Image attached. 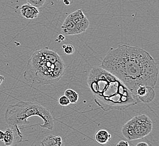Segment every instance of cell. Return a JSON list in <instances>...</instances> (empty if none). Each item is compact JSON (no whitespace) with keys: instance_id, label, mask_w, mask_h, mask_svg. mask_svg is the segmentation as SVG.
I'll return each mask as SVG.
<instances>
[{"instance_id":"1","label":"cell","mask_w":159,"mask_h":146,"mask_svg":"<svg viewBox=\"0 0 159 146\" xmlns=\"http://www.w3.org/2000/svg\"><path fill=\"white\" fill-rule=\"evenodd\" d=\"M100 67L120 80L133 94L141 85L154 88L158 79L157 65L151 55L127 44L110 49Z\"/></svg>"},{"instance_id":"2","label":"cell","mask_w":159,"mask_h":146,"mask_svg":"<svg viewBox=\"0 0 159 146\" xmlns=\"http://www.w3.org/2000/svg\"><path fill=\"white\" fill-rule=\"evenodd\" d=\"M87 83L95 103L104 111L125 110L138 104L134 95L120 80L101 67L92 69Z\"/></svg>"},{"instance_id":"3","label":"cell","mask_w":159,"mask_h":146,"mask_svg":"<svg viewBox=\"0 0 159 146\" xmlns=\"http://www.w3.org/2000/svg\"><path fill=\"white\" fill-rule=\"evenodd\" d=\"M65 64L58 53L48 47L37 50L28 60L23 77L32 84H52L60 80Z\"/></svg>"},{"instance_id":"4","label":"cell","mask_w":159,"mask_h":146,"mask_svg":"<svg viewBox=\"0 0 159 146\" xmlns=\"http://www.w3.org/2000/svg\"><path fill=\"white\" fill-rule=\"evenodd\" d=\"M36 116L43 120L41 127L52 131L54 128V119L49 110L41 105L31 101H19L10 105L5 113V120L8 125L26 126L30 124L27 119L31 116Z\"/></svg>"},{"instance_id":"5","label":"cell","mask_w":159,"mask_h":146,"mask_svg":"<svg viewBox=\"0 0 159 146\" xmlns=\"http://www.w3.org/2000/svg\"><path fill=\"white\" fill-rule=\"evenodd\" d=\"M153 122L145 114L135 115L122 127L121 132L126 140H134L146 137L152 131Z\"/></svg>"},{"instance_id":"6","label":"cell","mask_w":159,"mask_h":146,"mask_svg":"<svg viewBox=\"0 0 159 146\" xmlns=\"http://www.w3.org/2000/svg\"><path fill=\"white\" fill-rule=\"evenodd\" d=\"M134 95L138 101V103L143 102L148 104L154 99L155 92L152 87L148 85H141L136 89Z\"/></svg>"},{"instance_id":"7","label":"cell","mask_w":159,"mask_h":146,"mask_svg":"<svg viewBox=\"0 0 159 146\" xmlns=\"http://www.w3.org/2000/svg\"><path fill=\"white\" fill-rule=\"evenodd\" d=\"M68 16L76 25L79 33L85 32L89 28L90 22L82 10H77L70 14Z\"/></svg>"},{"instance_id":"8","label":"cell","mask_w":159,"mask_h":146,"mask_svg":"<svg viewBox=\"0 0 159 146\" xmlns=\"http://www.w3.org/2000/svg\"><path fill=\"white\" fill-rule=\"evenodd\" d=\"M5 133V136L3 142L5 146H11L14 142L15 134H18L20 137H23L18 126L14 125H9Z\"/></svg>"},{"instance_id":"9","label":"cell","mask_w":159,"mask_h":146,"mask_svg":"<svg viewBox=\"0 0 159 146\" xmlns=\"http://www.w3.org/2000/svg\"><path fill=\"white\" fill-rule=\"evenodd\" d=\"M20 10L21 15L25 18L30 20L37 18L40 13L37 7L28 3L22 5Z\"/></svg>"},{"instance_id":"10","label":"cell","mask_w":159,"mask_h":146,"mask_svg":"<svg viewBox=\"0 0 159 146\" xmlns=\"http://www.w3.org/2000/svg\"><path fill=\"white\" fill-rule=\"evenodd\" d=\"M61 31L64 35L73 36L79 34L76 26L68 16L61 26Z\"/></svg>"},{"instance_id":"11","label":"cell","mask_w":159,"mask_h":146,"mask_svg":"<svg viewBox=\"0 0 159 146\" xmlns=\"http://www.w3.org/2000/svg\"><path fill=\"white\" fill-rule=\"evenodd\" d=\"M43 146H61L63 145L62 140L60 136L49 135L45 137L41 142Z\"/></svg>"},{"instance_id":"12","label":"cell","mask_w":159,"mask_h":146,"mask_svg":"<svg viewBox=\"0 0 159 146\" xmlns=\"http://www.w3.org/2000/svg\"><path fill=\"white\" fill-rule=\"evenodd\" d=\"M94 138L96 142L99 144H105L110 141L111 135L106 130L101 129L96 133Z\"/></svg>"},{"instance_id":"13","label":"cell","mask_w":159,"mask_h":146,"mask_svg":"<svg viewBox=\"0 0 159 146\" xmlns=\"http://www.w3.org/2000/svg\"><path fill=\"white\" fill-rule=\"evenodd\" d=\"M64 96H66L70 101V104H76L79 100V94L73 89H68L64 92Z\"/></svg>"},{"instance_id":"14","label":"cell","mask_w":159,"mask_h":146,"mask_svg":"<svg viewBox=\"0 0 159 146\" xmlns=\"http://www.w3.org/2000/svg\"><path fill=\"white\" fill-rule=\"evenodd\" d=\"M27 3L37 8L41 7L43 6L46 0H27Z\"/></svg>"},{"instance_id":"15","label":"cell","mask_w":159,"mask_h":146,"mask_svg":"<svg viewBox=\"0 0 159 146\" xmlns=\"http://www.w3.org/2000/svg\"><path fill=\"white\" fill-rule=\"evenodd\" d=\"M62 49H63V52L67 55H72L74 54L75 51L74 46L70 44L63 45L62 46Z\"/></svg>"},{"instance_id":"16","label":"cell","mask_w":159,"mask_h":146,"mask_svg":"<svg viewBox=\"0 0 159 146\" xmlns=\"http://www.w3.org/2000/svg\"><path fill=\"white\" fill-rule=\"evenodd\" d=\"M59 104L62 106H67L70 104V102L66 96H61L58 99Z\"/></svg>"},{"instance_id":"17","label":"cell","mask_w":159,"mask_h":146,"mask_svg":"<svg viewBox=\"0 0 159 146\" xmlns=\"http://www.w3.org/2000/svg\"><path fill=\"white\" fill-rule=\"evenodd\" d=\"M64 40H65L64 35L60 34H59L58 36H57V39L55 40V42H56L60 43L62 42V41H63Z\"/></svg>"},{"instance_id":"18","label":"cell","mask_w":159,"mask_h":146,"mask_svg":"<svg viewBox=\"0 0 159 146\" xmlns=\"http://www.w3.org/2000/svg\"><path fill=\"white\" fill-rule=\"evenodd\" d=\"M116 146H130V144H129V143L128 141H125V140H120L118 143H117L116 144Z\"/></svg>"},{"instance_id":"19","label":"cell","mask_w":159,"mask_h":146,"mask_svg":"<svg viewBox=\"0 0 159 146\" xmlns=\"http://www.w3.org/2000/svg\"><path fill=\"white\" fill-rule=\"evenodd\" d=\"M137 146H150V144H148V143H146V142H139V143H138V144H137Z\"/></svg>"},{"instance_id":"20","label":"cell","mask_w":159,"mask_h":146,"mask_svg":"<svg viewBox=\"0 0 159 146\" xmlns=\"http://www.w3.org/2000/svg\"><path fill=\"white\" fill-rule=\"evenodd\" d=\"M4 136H5V133L2 131H0V140L3 141Z\"/></svg>"},{"instance_id":"21","label":"cell","mask_w":159,"mask_h":146,"mask_svg":"<svg viewBox=\"0 0 159 146\" xmlns=\"http://www.w3.org/2000/svg\"><path fill=\"white\" fill-rule=\"evenodd\" d=\"M4 79H5V77L3 75H0V85H1L2 83L3 82Z\"/></svg>"},{"instance_id":"22","label":"cell","mask_w":159,"mask_h":146,"mask_svg":"<svg viewBox=\"0 0 159 146\" xmlns=\"http://www.w3.org/2000/svg\"><path fill=\"white\" fill-rule=\"evenodd\" d=\"M63 3L66 5H70V2L68 0H63Z\"/></svg>"},{"instance_id":"23","label":"cell","mask_w":159,"mask_h":146,"mask_svg":"<svg viewBox=\"0 0 159 146\" xmlns=\"http://www.w3.org/2000/svg\"><path fill=\"white\" fill-rule=\"evenodd\" d=\"M69 1H70V4H72V3L74 2V0H68Z\"/></svg>"},{"instance_id":"24","label":"cell","mask_w":159,"mask_h":146,"mask_svg":"<svg viewBox=\"0 0 159 146\" xmlns=\"http://www.w3.org/2000/svg\"><path fill=\"white\" fill-rule=\"evenodd\" d=\"M58 1H61V0H58Z\"/></svg>"}]
</instances>
